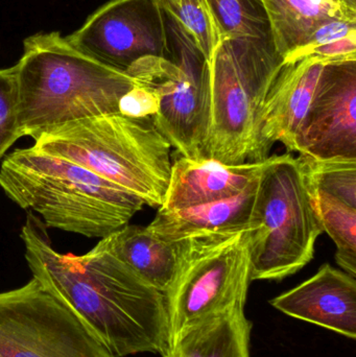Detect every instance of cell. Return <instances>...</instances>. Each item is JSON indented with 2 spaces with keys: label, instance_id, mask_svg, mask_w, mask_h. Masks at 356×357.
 <instances>
[{
  "label": "cell",
  "instance_id": "obj_1",
  "mask_svg": "<svg viewBox=\"0 0 356 357\" xmlns=\"http://www.w3.org/2000/svg\"><path fill=\"white\" fill-rule=\"evenodd\" d=\"M21 238L33 278L68 306L113 356L164 354L169 346L164 294L100 243L84 255L59 253L31 212Z\"/></svg>",
  "mask_w": 356,
  "mask_h": 357
},
{
  "label": "cell",
  "instance_id": "obj_2",
  "mask_svg": "<svg viewBox=\"0 0 356 357\" xmlns=\"http://www.w3.org/2000/svg\"><path fill=\"white\" fill-rule=\"evenodd\" d=\"M15 66L21 127L35 140L72 121L121 114V98L138 83L82 54L59 31L27 37Z\"/></svg>",
  "mask_w": 356,
  "mask_h": 357
},
{
  "label": "cell",
  "instance_id": "obj_3",
  "mask_svg": "<svg viewBox=\"0 0 356 357\" xmlns=\"http://www.w3.org/2000/svg\"><path fill=\"white\" fill-rule=\"evenodd\" d=\"M0 186L46 226L86 237L105 238L129 224L144 199L86 167L31 146L8 155Z\"/></svg>",
  "mask_w": 356,
  "mask_h": 357
},
{
  "label": "cell",
  "instance_id": "obj_4",
  "mask_svg": "<svg viewBox=\"0 0 356 357\" xmlns=\"http://www.w3.org/2000/svg\"><path fill=\"white\" fill-rule=\"evenodd\" d=\"M33 148L86 167L146 205H162L171 146L150 117L108 114L72 121L42 134Z\"/></svg>",
  "mask_w": 356,
  "mask_h": 357
},
{
  "label": "cell",
  "instance_id": "obj_5",
  "mask_svg": "<svg viewBox=\"0 0 356 357\" xmlns=\"http://www.w3.org/2000/svg\"><path fill=\"white\" fill-rule=\"evenodd\" d=\"M284 59L267 40L222 39L211 56V117L205 158L257 161L258 123Z\"/></svg>",
  "mask_w": 356,
  "mask_h": 357
},
{
  "label": "cell",
  "instance_id": "obj_6",
  "mask_svg": "<svg viewBox=\"0 0 356 357\" xmlns=\"http://www.w3.org/2000/svg\"><path fill=\"white\" fill-rule=\"evenodd\" d=\"M251 281H279L311 261L324 232L304 172L292 154L272 156L259 177L250 220Z\"/></svg>",
  "mask_w": 356,
  "mask_h": 357
},
{
  "label": "cell",
  "instance_id": "obj_7",
  "mask_svg": "<svg viewBox=\"0 0 356 357\" xmlns=\"http://www.w3.org/2000/svg\"><path fill=\"white\" fill-rule=\"evenodd\" d=\"M250 233V227L222 229L177 241V268L164 294L169 345L204 319L245 310L251 282Z\"/></svg>",
  "mask_w": 356,
  "mask_h": 357
},
{
  "label": "cell",
  "instance_id": "obj_8",
  "mask_svg": "<svg viewBox=\"0 0 356 357\" xmlns=\"http://www.w3.org/2000/svg\"><path fill=\"white\" fill-rule=\"evenodd\" d=\"M167 15V14H165ZM169 56H146L127 73L155 88V127L180 156L205 158L211 117L210 67L185 29L167 15Z\"/></svg>",
  "mask_w": 356,
  "mask_h": 357
},
{
  "label": "cell",
  "instance_id": "obj_9",
  "mask_svg": "<svg viewBox=\"0 0 356 357\" xmlns=\"http://www.w3.org/2000/svg\"><path fill=\"white\" fill-rule=\"evenodd\" d=\"M0 357H114L68 307L31 279L0 293Z\"/></svg>",
  "mask_w": 356,
  "mask_h": 357
},
{
  "label": "cell",
  "instance_id": "obj_10",
  "mask_svg": "<svg viewBox=\"0 0 356 357\" xmlns=\"http://www.w3.org/2000/svg\"><path fill=\"white\" fill-rule=\"evenodd\" d=\"M66 39L82 54L121 73L146 56H169L167 15L156 0H110Z\"/></svg>",
  "mask_w": 356,
  "mask_h": 357
},
{
  "label": "cell",
  "instance_id": "obj_11",
  "mask_svg": "<svg viewBox=\"0 0 356 357\" xmlns=\"http://www.w3.org/2000/svg\"><path fill=\"white\" fill-rule=\"evenodd\" d=\"M295 152L318 160L356 159V60L324 65Z\"/></svg>",
  "mask_w": 356,
  "mask_h": 357
},
{
  "label": "cell",
  "instance_id": "obj_12",
  "mask_svg": "<svg viewBox=\"0 0 356 357\" xmlns=\"http://www.w3.org/2000/svg\"><path fill=\"white\" fill-rule=\"evenodd\" d=\"M325 64L314 56L284 63L259 115L257 161L269 158L276 142H281L288 153L295 152L297 131L309 110Z\"/></svg>",
  "mask_w": 356,
  "mask_h": 357
},
{
  "label": "cell",
  "instance_id": "obj_13",
  "mask_svg": "<svg viewBox=\"0 0 356 357\" xmlns=\"http://www.w3.org/2000/svg\"><path fill=\"white\" fill-rule=\"evenodd\" d=\"M270 304L286 316L355 340L356 280L330 264Z\"/></svg>",
  "mask_w": 356,
  "mask_h": 357
},
{
  "label": "cell",
  "instance_id": "obj_14",
  "mask_svg": "<svg viewBox=\"0 0 356 357\" xmlns=\"http://www.w3.org/2000/svg\"><path fill=\"white\" fill-rule=\"evenodd\" d=\"M267 162L268 158L226 165L213 159L180 156L171 165L169 186L159 210L173 211L235 197L258 180Z\"/></svg>",
  "mask_w": 356,
  "mask_h": 357
},
{
  "label": "cell",
  "instance_id": "obj_15",
  "mask_svg": "<svg viewBox=\"0 0 356 357\" xmlns=\"http://www.w3.org/2000/svg\"><path fill=\"white\" fill-rule=\"evenodd\" d=\"M100 243L150 287L167 293L177 268V241H165L148 227L125 225Z\"/></svg>",
  "mask_w": 356,
  "mask_h": 357
},
{
  "label": "cell",
  "instance_id": "obj_16",
  "mask_svg": "<svg viewBox=\"0 0 356 357\" xmlns=\"http://www.w3.org/2000/svg\"><path fill=\"white\" fill-rule=\"evenodd\" d=\"M258 180L229 199L173 211L158 210L148 228L165 241H179L204 231L250 227Z\"/></svg>",
  "mask_w": 356,
  "mask_h": 357
},
{
  "label": "cell",
  "instance_id": "obj_17",
  "mask_svg": "<svg viewBox=\"0 0 356 357\" xmlns=\"http://www.w3.org/2000/svg\"><path fill=\"white\" fill-rule=\"evenodd\" d=\"M252 322L244 308L228 310L188 327L163 357H251Z\"/></svg>",
  "mask_w": 356,
  "mask_h": 357
},
{
  "label": "cell",
  "instance_id": "obj_18",
  "mask_svg": "<svg viewBox=\"0 0 356 357\" xmlns=\"http://www.w3.org/2000/svg\"><path fill=\"white\" fill-rule=\"evenodd\" d=\"M272 42L282 59L304 45L321 23L330 19L356 20V8L332 0H261Z\"/></svg>",
  "mask_w": 356,
  "mask_h": 357
},
{
  "label": "cell",
  "instance_id": "obj_19",
  "mask_svg": "<svg viewBox=\"0 0 356 357\" xmlns=\"http://www.w3.org/2000/svg\"><path fill=\"white\" fill-rule=\"evenodd\" d=\"M309 190L322 229L336 243V262L342 271L355 278L356 207L323 191Z\"/></svg>",
  "mask_w": 356,
  "mask_h": 357
},
{
  "label": "cell",
  "instance_id": "obj_20",
  "mask_svg": "<svg viewBox=\"0 0 356 357\" xmlns=\"http://www.w3.org/2000/svg\"><path fill=\"white\" fill-rule=\"evenodd\" d=\"M222 39L272 41L269 20L261 0H206Z\"/></svg>",
  "mask_w": 356,
  "mask_h": 357
},
{
  "label": "cell",
  "instance_id": "obj_21",
  "mask_svg": "<svg viewBox=\"0 0 356 357\" xmlns=\"http://www.w3.org/2000/svg\"><path fill=\"white\" fill-rule=\"evenodd\" d=\"M161 10L179 23L201 54L210 62L222 40L221 31L206 0H156Z\"/></svg>",
  "mask_w": 356,
  "mask_h": 357
},
{
  "label": "cell",
  "instance_id": "obj_22",
  "mask_svg": "<svg viewBox=\"0 0 356 357\" xmlns=\"http://www.w3.org/2000/svg\"><path fill=\"white\" fill-rule=\"evenodd\" d=\"M309 188L334 195L356 207V159L318 160L298 157Z\"/></svg>",
  "mask_w": 356,
  "mask_h": 357
},
{
  "label": "cell",
  "instance_id": "obj_23",
  "mask_svg": "<svg viewBox=\"0 0 356 357\" xmlns=\"http://www.w3.org/2000/svg\"><path fill=\"white\" fill-rule=\"evenodd\" d=\"M23 136L16 66L0 69V158Z\"/></svg>",
  "mask_w": 356,
  "mask_h": 357
},
{
  "label": "cell",
  "instance_id": "obj_24",
  "mask_svg": "<svg viewBox=\"0 0 356 357\" xmlns=\"http://www.w3.org/2000/svg\"><path fill=\"white\" fill-rule=\"evenodd\" d=\"M137 79V77H136ZM138 83L123 96L119 102V113L125 116L152 117L158 112V93L154 87L137 79Z\"/></svg>",
  "mask_w": 356,
  "mask_h": 357
},
{
  "label": "cell",
  "instance_id": "obj_25",
  "mask_svg": "<svg viewBox=\"0 0 356 357\" xmlns=\"http://www.w3.org/2000/svg\"><path fill=\"white\" fill-rule=\"evenodd\" d=\"M353 31H356V20L336 18L325 21L315 29L309 39L305 42L304 45L291 52L284 59V63L295 62V61L300 60L303 54L311 48L323 45V44L334 41V40L340 39V38L346 37Z\"/></svg>",
  "mask_w": 356,
  "mask_h": 357
},
{
  "label": "cell",
  "instance_id": "obj_26",
  "mask_svg": "<svg viewBox=\"0 0 356 357\" xmlns=\"http://www.w3.org/2000/svg\"><path fill=\"white\" fill-rule=\"evenodd\" d=\"M307 56H314L325 63L356 60V31L349 33L346 37L311 48L301 59Z\"/></svg>",
  "mask_w": 356,
  "mask_h": 357
},
{
  "label": "cell",
  "instance_id": "obj_27",
  "mask_svg": "<svg viewBox=\"0 0 356 357\" xmlns=\"http://www.w3.org/2000/svg\"><path fill=\"white\" fill-rule=\"evenodd\" d=\"M332 1L349 6V8H356V0H332Z\"/></svg>",
  "mask_w": 356,
  "mask_h": 357
}]
</instances>
